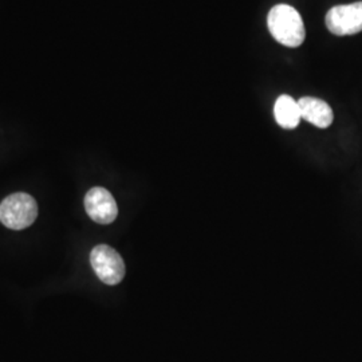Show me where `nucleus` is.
<instances>
[{
    "label": "nucleus",
    "instance_id": "nucleus-1",
    "mask_svg": "<svg viewBox=\"0 0 362 362\" xmlns=\"http://www.w3.org/2000/svg\"><path fill=\"white\" fill-rule=\"evenodd\" d=\"M267 26L274 39L287 47L300 46L306 37L302 16L288 4L272 7L267 16Z\"/></svg>",
    "mask_w": 362,
    "mask_h": 362
},
{
    "label": "nucleus",
    "instance_id": "nucleus-2",
    "mask_svg": "<svg viewBox=\"0 0 362 362\" xmlns=\"http://www.w3.org/2000/svg\"><path fill=\"white\" fill-rule=\"evenodd\" d=\"M38 216V204L31 194L18 192L0 203V221L10 230H25Z\"/></svg>",
    "mask_w": 362,
    "mask_h": 362
},
{
    "label": "nucleus",
    "instance_id": "nucleus-3",
    "mask_svg": "<svg viewBox=\"0 0 362 362\" xmlns=\"http://www.w3.org/2000/svg\"><path fill=\"white\" fill-rule=\"evenodd\" d=\"M91 267L105 285H118L125 276V263L115 248L106 245L91 250Z\"/></svg>",
    "mask_w": 362,
    "mask_h": 362
},
{
    "label": "nucleus",
    "instance_id": "nucleus-4",
    "mask_svg": "<svg viewBox=\"0 0 362 362\" xmlns=\"http://www.w3.org/2000/svg\"><path fill=\"white\" fill-rule=\"evenodd\" d=\"M326 27L334 35H353L362 31V1L336 6L326 13Z\"/></svg>",
    "mask_w": 362,
    "mask_h": 362
},
{
    "label": "nucleus",
    "instance_id": "nucleus-5",
    "mask_svg": "<svg viewBox=\"0 0 362 362\" xmlns=\"http://www.w3.org/2000/svg\"><path fill=\"white\" fill-rule=\"evenodd\" d=\"M85 209L90 219L98 224H110L116 220L118 207L113 194L103 187H94L85 196Z\"/></svg>",
    "mask_w": 362,
    "mask_h": 362
},
{
    "label": "nucleus",
    "instance_id": "nucleus-6",
    "mask_svg": "<svg viewBox=\"0 0 362 362\" xmlns=\"http://www.w3.org/2000/svg\"><path fill=\"white\" fill-rule=\"evenodd\" d=\"M298 105L302 118L315 125L317 128L326 129L332 125L334 118L333 110L322 100L315 97H302L300 100H298Z\"/></svg>",
    "mask_w": 362,
    "mask_h": 362
},
{
    "label": "nucleus",
    "instance_id": "nucleus-7",
    "mask_svg": "<svg viewBox=\"0 0 362 362\" xmlns=\"http://www.w3.org/2000/svg\"><path fill=\"white\" fill-rule=\"evenodd\" d=\"M274 116L284 129H296L302 119L298 101L287 94L278 97L274 106Z\"/></svg>",
    "mask_w": 362,
    "mask_h": 362
}]
</instances>
